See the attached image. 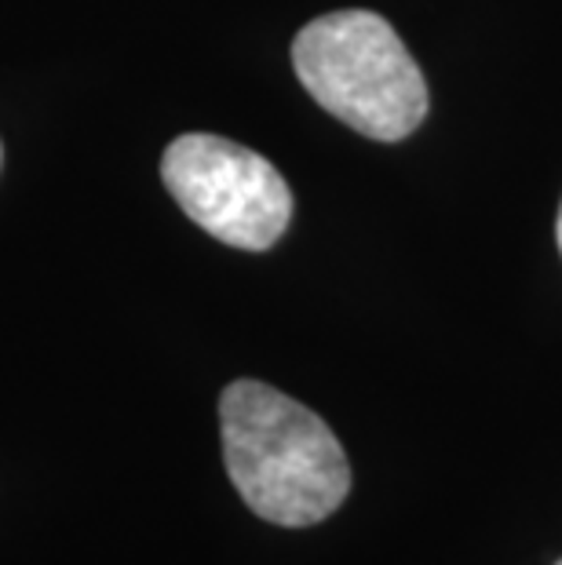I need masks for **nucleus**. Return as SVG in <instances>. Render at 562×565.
<instances>
[{"label":"nucleus","mask_w":562,"mask_h":565,"mask_svg":"<svg viewBox=\"0 0 562 565\" xmlns=\"http://www.w3.org/2000/svg\"><path fill=\"white\" fill-rule=\"evenodd\" d=\"M220 430L226 475L263 522L318 525L351 492V463L326 419L267 383H231Z\"/></svg>","instance_id":"obj_1"},{"label":"nucleus","mask_w":562,"mask_h":565,"mask_svg":"<svg viewBox=\"0 0 562 565\" xmlns=\"http://www.w3.org/2000/svg\"><path fill=\"white\" fill-rule=\"evenodd\" d=\"M293 66L304 88L358 136L399 142L421 128L427 84L388 19L332 11L296 33Z\"/></svg>","instance_id":"obj_2"},{"label":"nucleus","mask_w":562,"mask_h":565,"mask_svg":"<svg viewBox=\"0 0 562 565\" xmlns=\"http://www.w3.org/2000/svg\"><path fill=\"white\" fill-rule=\"evenodd\" d=\"M169 194L223 245L267 252L293 220V190L263 153L209 131L169 142L161 158Z\"/></svg>","instance_id":"obj_3"},{"label":"nucleus","mask_w":562,"mask_h":565,"mask_svg":"<svg viewBox=\"0 0 562 565\" xmlns=\"http://www.w3.org/2000/svg\"><path fill=\"white\" fill-rule=\"evenodd\" d=\"M555 237H559V252H562V209H559V226H555Z\"/></svg>","instance_id":"obj_4"},{"label":"nucleus","mask_w":562,"mask_h":565,"mask_svg":"<svg viewBox=\"0 0 562 565\" xmlns=\"http://www.w3.org/2000/svg\"><path fill=\"white\" fill-rule=\"evenodd\" d=\"M0 161H4V147H0Z\"/></svg>","instance_id":"obj_5"},{"label":"nucleus","mask_w":562,"mask_h":565,"mask_svg":"<svg viewBox=\"0 0 562 565\" xmlns=\"http://www.w3.org/2000/svg\"><path fill=\"white\" fill-rule=\"evenodd\" d=\"M555 565H562V558H559V562H555Z\"/></svg>","instance_id":"obj_6"}]
</instances>
